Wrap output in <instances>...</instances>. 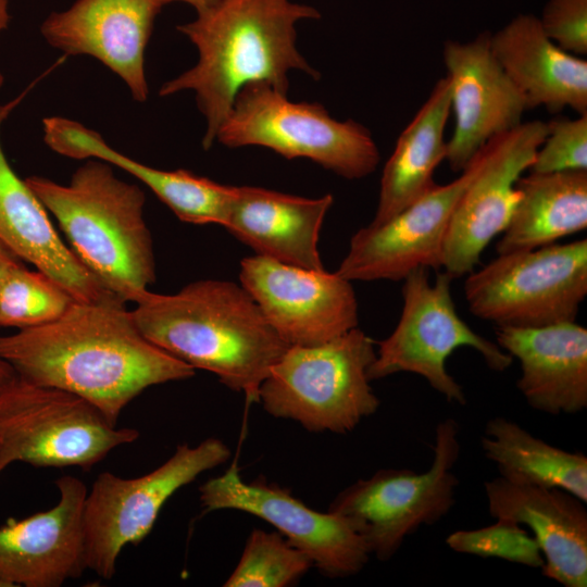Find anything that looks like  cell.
I'll return each instance as SVG.
<instances>
[{
	"label": "cell",
	"instance_id": "1",
	"mask_svg": "<svg viewBox=\"0 0 587 587\" xmlns=\"http://www.w3.org/2000/svg\"><path fill=\"white\" fill-rule=\"evenodd\" d=\"M0 359L29 383L87 400L112 425L147 388L196 371L148 340L121 300L75 301L54 322L0 336Z\"/></svg>",
	"mask_w": 587,
	"mask_h": 587
},
{
	"label": "cell",
	"instance_id": "2",
	"mask_svg": "<svg viewBox=\"0 0 587 587\" xmlns=\"http://www.w3.org/2000/svg\"><path fill=\"white\" fill-rule=\"evenodd\" d=\"M195 11L177 29L196 47L198 60L165 82L159 95H195L205 121L204 149L216 141L245 86L265 83L287 93L291 71L320 77L297 47V24L319 18L315 8L291 0H209Z\"/></svg>",
	"mask_w": 587,
	"mask_h": 587
},
{
	"label": "cell",
	"instance_id": "3",
	"mask_svg": "<svg viewBox=\"0 0 587 587\" xmlns=\"http://www.w3.org/2000/svg\"><path fill=\"white\" fill-rule=\"evenodd\" d=\"M132 311L152 344L191 367L215 374L258 402L259 388L289 345L242 287L202 279L170 295L147 291Z\"/></svg>",
	"mask_w": 587,
	"mask_h": 587
},
{
	"label": "cell",
	"instance_id": "4",
	"mask_svg": "<svg viewBox=\"0 0 587 587\" xmlns=\"http://www.w3.org/2000/svg\"><path fill=\"white\" fill-rule=\"evenodd\" d=\"M27 185L54 216L70 248L118 299L136 303L155 280L145 192L110 163L87 159L63 185L30 176Z\"/></svg>",
	"mask_w": 587,
	"mask_h": 587
},
{
	"label": "cell",
	"instance_id": "5",
	"mask_svg": "<svg viewBox=\"0 0 587 587\" xmlns=\"http://www.w3.org/2000/svg\"><path fill=\"white\" fill-rule=\"evenodd\" d=\"M376 342L359 327L316 346H289L259 388L263 409L310 432H351L379 399L367 376Z\"/></svg>",
	"mask_w": 587,
	"mask_h": 587
},
{
	"label": "cell",
	"instance_id": "6",
	"mask_svg": "<svg viewBox=\"0 0 587 587\" xmlns=\"http://www.w3.org/2000/svg\"><path fill=\"white\" fill-rule=\"evenodd\" d=\"M216 141L229 148L259 146L286 159H309L346 179L377 168L380 155L371 132L338 121L317 102H294L268 84L245 86L220 126Z\"/></svg>",
	"mask_w": 587,
	"mask_h": 587
},
{
	"label": "cell",
	"instance_id": "7",
	"mask_svg": "<svg viewBox=\"0 0 587 587\" xmlns=\"http://www.w3.org/2000/svg\"><path fill=\"white\" fill-rule=\"evenodd\" d=\"M87 400L17 375L0 390V474L12 463L88 470L118 446L135 441Z\"/></svg>",
	"mask_w": 587,
	"mask_h": 587
},
{
	"label": "cell",
	"instance_id": "8",
	"mask_svg": "<svg viewBox=\"0 0 587 587\" xmlns=\"http://www.w3.org/2000/svg\"><path fill=\"white\" fill-rule=\"evenodd\" d=\"M459 424L448 417L435 429L426 472L383 469L340 491L328 511L347 517L378 560L394 557L407 536L445 517L460 484L453 473L461 452Z\"/></svg>",
	"mask_w": 587,
	"mask_h": 587
},
{
	"label": "cell",
	"instance_id": "9",
	"mask_svg": "<svg viewBox=\"0 0 587 587\" xmlns=\"http://www.w3.org/2000/svg\"><path fill=\"white\" fill-rule=\"evenodd\" d=\"M470 311L496 327L574 322L587 296V240L498 254L464 283Z\"/></svg>",
	"mask_w": 587,
	"mask_h": 587
},
{
	"label": "cell",
	"instance_id": "10",
	"mask_svg": "<svg viewBox=\"0 0 587 587\" xmlns=\"http://www.w3.org/2000/svg\"><path fill=\"white\" fill-rule=\"evenodd\" d=\"M453 278L439 273L430 283L427 268H416L403 279V307L392 333L377 344L367 376L380 379L407 372L422 376L447 401L464 405L462 386L446 369L447 359L470 347L496 372L505 371L513 358L497 342L474 332L458 314L451 295Z\"/></svg>",
	"mask_w": 587,
	"mask_h": 587
},
{
	"label": "cell",
	"instance_id": "11",
	"mask_svg": "<svg viewBox=\"0 0 587 587\" xmlns=\"http://www.w3.org/2000/svg\"><path fill=\"white\" fill-rule=\"evenodd\" d=\"M229 458L225 442L208 438L196 447L178 445L168 460L140 477L123 478L109 472L98 475L83 510L86 569L112 578L123 548L139 544L151 532L164 503L201 473Z\"/></svg>",
	"mask_w": 587,
	"mask_h": 587
},
{
	"label": "cell",
	"instance_id": "12",
	"mask_svg": "<svg viewBox=\"0 0 587 587\" xmlns=\"http://www.w3.org/2000/svg\"><path fill=\"white\" fill-rule=\"evenodd\" d=\"M199 491L204 512L238 510L266 521L327 577L355 575L369 562V548L347 517L312 510L275 484L261 479L248 484L236 464Z\"/></svg>",
	"mask_w": 587,
	"mask_h": 587
},
{
	"label": "cell",
	"instance_id": "13",
	"mask_svg": "<svg viewBox=\"0 0 587 587\" xmlns=\"http://www.w3.org/2000/svg\"><path fill=\"white\" fill-rule=\"evenodd\" d=\"M547 134L546 122H522L478 151V167L451 215L442 267L452 278L474 271L489 242L505 228L516 182L529 168Z\"/></svg>",
	"mask_w": 587,
	"mask_h": 587
},
{
	"label": "cell",
	"instance_id": "14",
	"mask_svg": "<svg viewBox=\"0 0 587 587\" xmlns=\"http://www.w3.org/2000/svg\"><path fill=\"white\" fill-rule=\"evenodd\" d=\"M239 280L289 346H316L358 327L351 282L337 272L309 270L261 255L240 261Z\"/></svg>",
	"mask_w": 587,
	"mask_h": 587
},
{
	"label": "cell",
	"instance_id": "15",
	"mask_svg": "<svg viewBox=\"0 0 587 587\" xmlns=\"http://www.w3.org/2000/svg\"><path fill=\"white\" fill-rule=\"evenodd\" d=\"M478 163L477 152L454 180L436 185L387 222L355 232L336 272L350 282L403 280L416 268L442 267L451 215Z\"/></svg>",
	"mask_w": 587,
	"mask_h": 587
},
{
	"label": "cell",
	"instance_id": "16",
	"mask_svg": "<svg viewBox=\"0 0 587 587\" xmlns=\"http://www.w3.org/2000/svg\"><path fill=\"white\" fill-rule=\"evenodd\" d=\"M490 36L484 30L469 41L444 42L454 116L446 160L455 173L463 172L492 138L519 126L528 111L523 93L495 58Z\"/></svg>",
	"mask_w": 587,
	"mask_h": 587
},
{
	"label": "cell",
	"instance_id": "17",
	"mask_svg": "<svg viewBox=\"0 0 587 587\" xmlns=\"http://www.w3.org/2000/svg\"><path fill=\"white\" fill-rule=\"evenodd\" d=\"M162 7L161 0H76L50 13L40 34L65 55L96 59L121 78L135 101L145 102L146 50Z\"/></svg>",
	"mask_w": 587,
	"mask_h": 587
},
{
	"label": "cell",
	"instance_id": "18",
	"mask_svg": "<svg viewBox=\"0 0 587 587\" xmlns=\"http://www.w3.org/2000/svg\"><path fill=\"white\" fill-rule=\"evenodd\" d=\"M60 499L42 512L10 519L0 527V586L59 587L86 570L83 510L85 484L66 475L57 482Z\"/></svg>",
	"mask_w": 587,
	"mask_h": 587
},
{
	"label": "cell",
	"instance_id": "19",
	"mask_svg": "<svg viewBox=\"0 0 587 587\" xmlns=\"http://www.w3.org/2000/svg\"><path fill=\"white\" fill-rule=\"evenodd\" d=\"M27 92L23 90L0 104V241L20 260L53 278L78 302L121 300L65 245L45 205L5 157L1 127Z\"/></svg>",
	"mask_w": 587,
	"mask_h": 587
},
{
	"label": "cell",
	"instance_id": "20",
	"mask_svg": "<svg viewBox=\"0 0 587 587\" xmlns=\"http://www.w3.org/2000/svg\"><path fill=\"white\" fill-rule=\"evenodd\" d=\"M488 511L494 519L526 525L545 563L541 574L564 587L587 586V510L585 502L560 489L510 482L501 476L485 482Z\"/></svg>",
	"mask_w": 587,
	"mask_h": 587
},
{
	"label": "cell",
	"instance_id": "21",
	"mask_svg": "<svg viewBox=\"0 0 587 587\" xmlns=\"http://www.w3.org/2000/svg\"><path fill=\"white\" fill-rule=\"evenodd\" d=\"M498 346L520 362L516 386L533 409L552 415L587 408V329L574 322L496 327Z\"/></svg>",
	"mask_w": 587,
	"mask_h": 587
},
{
	"label": "cell",
	"instance_id": "22",
	"mask_svg": "<svg viewBox=\"0 0 587 587\" xmlns=\"http://www.w3.org/2000/svg\"><path fill=\"white\" fill-rule=\"evenodd\" d=\"M43 140L55 153L77 160L99 159L146 185L183 222L227 225L236 186L186 170L165 171L142 164L111 147L98 132L63 116L42 121Z\"/></svg>",
	"mask_w": 587,
	"mask_h": 587
},
{
	"label": "cell",
	"instance_id": "23",
	"mask_svg": "<svg viewBox=\"0 0 587 587\" xmlns=\"http://www.w3.org/2000/svg\"><path fill=\"white\" fill-rule=\"evenodd\" d=\"M491 51L519 90L528 110L551 114L569 108L587 115V61L554 43L539 18L520 13L490 36Z\"/></svg>",
	"mask_w": 587,
	"mask_h": 587
},
{
	"label": "cell",
	"instance_id": "24",
	"mask_svg": "<svg viewBox=\"0 0 587 587\" xmlns=\"http://www.w3.org/2000/svg\"><path fill=\"white\" fill-rule=\"evenodd\" d=\"M333 202L330 193L305 198L236 186L225 228L257 255L302 268L324 270L319 239Z\"/></svg>",
	"mask_w": 587,
	"mask_h": 587
},
{
	"label": "cell",
	"instance_id": "25",
	"mask_svg": "<svg viewBox=\"0 0 587 587\" xmlns=\"http://www.w3.org/2000/svg\"><path fill=\"white\" fill-rule=\"evenodd\" d=\"M450 114V84L445 76L399 135L383 170L377 209L370 224L387 222L437 185L434 174L447 157L445 130Z\"/></svg>",
	"mask_w": 587,
	"mask_h": 587
},
{
	"label": "cell",
	"instance_id": "26",
	"mask_svg": "<svg viewBox=\"0 0 587 587\" xmlns=\"http://www.w3.org/2000/svg\"><path fill=\"white\" fill-rule=\"evenodd\" d=\"M517 199L497 242L498 254L554 243L587 227V171L533 173L515 185Z\"/></svg>",
	"mask_w": 587,
	"mask_h": 587
},
{
	"label": "cell",
	"instance_id": "27",
	"mask_svg": "<svg viewBox=\"0 0 587 587\" xmlns=\"http://www.w3.org/2000/svg\"><path fill=\"white\" fill-rule=\"evenodd\" d=\"M499 476L514 483L563 489L587 503V457L535 437L502 416L487 421L480 438Z\"/></svg>",
	"mask_w": 587,
	"mask_h": 587
},
{
	"label": "cell",
	"instance_id": "28",
	"mask_svg": "<svg viewBox=\"0 0 587 587\" xmlns=\"http://www.w3.org/2000/svg\"><path fill=\"white\" fill-rule=\"evenodd\" d=\"M76 300L40 271L15 266L0 286V326L25 329L61 317Z\"/></svg>",
	"mask_w": 587,
	"mask_h": 587
},
{
	"label": "cell",
	"instance_id": "29",
	"mask_svg": "<svg viewBox=\"0 0 587 587\" xmlns=\"http://www.w3.org/2000/svg\"><path fill=\"white\" fill-rule=\"evenodd\" d=\"M311 559L280 533L253 529L225 587H286L311 567Z\"/></svg>",
	"mask_w": 587,
	"mask_h": 587
},
{
	"label": "cell",
	"instance_id": "30",
	"mask_svg": "<svg viewBox=\"0 0 587 587\" xmlns=\"http://www.w3.org/2000/svg\"><path fill=\"white\" fill-rule=\"evenodd\" d=\"M446 544L459 553L501 559L534 569H541L545 563L535 537L508 519H496L494 524L476 529L455 530L446 538Z\"/></svg>",
	"mask_w": 587,
	"mask_h": 587
},
{
	"label": "cell",
	"instance_id": "31",
	"mask_svg": "<svg viewBox=\"0 0 587 587\" xmlns=\"http://www.w3.org/2000/svg\"><path fill=\"white\" fill-rule=\"evenodd\" d=\"M529 166L533 173L587 171V115H557Z\"/></svg>",
	"mask_w": 587,
	"mask_h": 587
},
{
	"label": "cell",
	"instance_id": "32",
	"mask_svg": "<svg viewBox=\"0 0 587 587\" xmlns=\"http://www.w3.org/2000/svg\"><path fill=\"white\" fill-rule=\"evenodd\" d=\"M538 18L560 48L579 57L587 54V0H548Z\"/></svg>",
	"mask_w": 587,
	"mask_h": 587
},
{
	"label": "cell",
	"instance_id": "33",
	"mask_svg": "<svg viewBox=\"0 0 587 587\" xmlns=\"http://www.w3.org/2000/svg\"><path fill=\"white\" fill-rule=\"evenodd\" d=\"M20 264H22V260L0 241V286L7 275Z\"/></svg>",
	"mask_w": 587,
	"mask_h": 587
},
{
	"label": "cell",
	"instance_id": "34",
	"mask_svg": "<svg viewBox=\"0 0 587 587\" xmlns=\"http://www.w3.org/2000/svg\"><path fill=\"white\" fill-rule=\"evenodd\" d=\"M16 373L14 370L2 359H0V390L7 386L14 377Z\"/></svg>",
	"mask_w": 587,
	"mask_h": 587
},
{
	"label": "cell",
	"instance_id": "35",
	"mask_svg": "<svg viewBox=\"0 0 587 587\" xmlns=\"http://www.w3.org/2000/svg\"><path fill=\"white\" fill-rule=\"evenodd\" d=\"M10 20L9 0H0V38L9 27Z\"/></svg>",
	"mask_w": 587,
	"mask_h": 587
},
{
	"label": "cell",
	"instance_id": "36",
	"mask_svg": "<svg viewBox=\"0 0 587 587\" xmlns=\"http://www.w3.org/2000/svg\"><path fill=\"white\" fill-rule=\"evenodd\" d=\"M207 1H209V0H161L163 5H166V4H170V3H175V2H180V3L188 4V5L192 7L193 9L199 8L200 5L205 3Z\"/></svg>",
	"mask_w": 587,
	"mask_h": 587
},
{
	"label": "cell",
	"instance_id": "37",
	"mask_svg": "<svg viewBox=\"0 0 587 587\" xmlns=\"http://www.w3.org/2000/svg\"><path fill=\"white\" fill-rule=\"evenodd\" d=\"M3 84H4V76H3V74L0 72V88L2 87Z\"/></svg>",
	"mask_w": 587,
	"mask_h": 587
}]
</instances>
